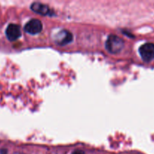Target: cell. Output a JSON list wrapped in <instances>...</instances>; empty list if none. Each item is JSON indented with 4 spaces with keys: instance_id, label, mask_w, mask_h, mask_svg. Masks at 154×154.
Returning a JSON list of instances; mask_svg holds the SVG:
<instances>
[{
    "instance_id": "6da1fadb",
    "label": "cell",
    "mask_w": 154,
    "mask_h": 154,
    "mask_svg": "<svg viewBox=\"0 0 154 154\" xmlns=\"http://www.w3.org/2000/svg\"><path fill=\"white\" fill-rule=\"evenodd\" d=\"M125 46L124 41L116 35H110L106 42V48L111 54H119Z\"/></svg>"
},
{
    "instance_id": "7a4b0ae2",
    "label": "cell",
    "mask_w": 154,
    "mask_h": 154,
    "mask_svg": "<svg viewBox=\"0 0 154 154\" xmlns=\"http://www.w3.org/2000/svg\"><path fill=\"white\" fill-rule=\"evenodd\" d=\"M139 54L142 60L145 62H150L154 59V44L147 42L139 48Z\"/></svg>"
},
{
    "instance_id": "3957f363",
    "label": "cell",
    "mask_w": 154,
    "mask_h": 154,
    "mask_svg": "<svg viewBox=\"0 0 154 154\" xmlns=\"http://www.w3.org/2000/svg\"><path fill=\"white\" fill-rule=\"evenodd\" d=\"M5 35L11 42L17 41L21 36V27L18 24L11 23L8 26L5 30Z\"/></svg>"
},
{
    "instance_id": "277c9868",
    "label": "cell",
    "mask_w": 154,
    "mask_h": 154,
    "mask_svg": "<svg viewBox=\"0 0 154 154\" xmlns=\"http://www.w3.org/2000/svg\"><path fill=\"white\" fill-rule=\"evenodd\" d=\"M24 30L27 33L31 35H36L41 32L42 30V23L39 20L32 19L24 26Z\"/></svg>"
},
{
    "instance_id": "5b68a950",
    "label": "cell",
    "mask_w": 154,
    "mask_h": 154,
    "mask_svg": "<svg viewBox=\"0 0 154 154\" xmlns=\"http://www.w3.org/2000/svg\"><path fill=\"white\" fill-rule=\"evenodd\" d=\"M31 9L36 13L39 14L41 15H45V16H50L53 14V11L49 8L48 5L45 4H42L40 2H33L31 5Z\"/></svg>"
},
{
    "instance_id": "8992f818",
    "label": "cell",
    "mask_w": 154,
    "mask_h": 154,
    "mask_svg": "<svg viewBox=\"0 0 154 154\" xmlns=\"http://www.w3.org/2000/svg\"><path fill=\"white\" fill-rule=\"evenodd\" d=\"M72 41V35L66 30H62L60 32L58 33L57 36L56 42L58 45H64L70 43Z\"/></svg>"
},
{
    "instance_id": "52a82bcc",
    "label": "cell",
    "mask_w": 154,
    "mask_h": 154,
    "mask_svg": "<svg viewBox=\"0 0 154 154\" xmlns=\"http://www.w3.org/2000/svg\"><path fill=\"white\" fill-rule=\"evenodd\" d=\"M72 154H85L81 150H75L74 152H72Z\"/></svg>"
}]
</instances>
